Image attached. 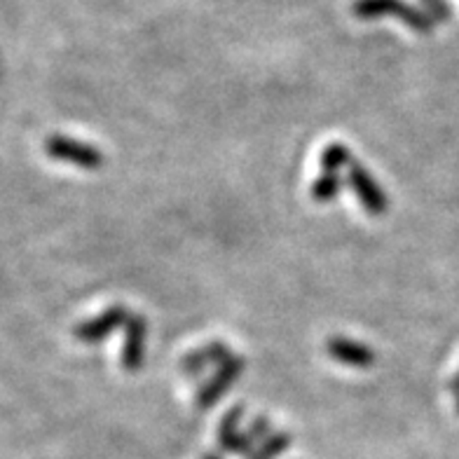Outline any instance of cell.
I'll use <instances>...</instances> for the list:
<instances>
[{"label":"cell","instance_id":"obj_1","mask_svg":"<svg viewBox=\"0 0 459 459\" xmlns=\"http://www.w3.org/2000/svg\"><path fill=\"white\" fill-rule=\"evenodd\" d=\"M351 13L359 19H380V17H396L405 26H411L417 33H431L436 26V19L429 13H424L420 7L405 3V0H357L351 5Z\"/></svg>","mask_w":459,"mask_h":459},{"label":"cell","instance_id":"obj_2","mask_svg":"<svg viewBox=\"0 0 459 459\" xmlns=\"http://www.w3.org/2000/svg\"><path fill=\"white\" fill-rule=\"evenodd\" d=\"M45 155L55 162H66L85 171H97L103 167V152L97 145L87 141L64 136V134H52L45 139Z\"/></svg>","mask_w":459,"mask_h":459},{"label":"cell","instance_id":"obj_3","mask_svg":"<svg viewBox=\"0 0 459 459\" xmlns=\"http://www.w3.org/2000/svg\"><path fill=\"white\" fill-rule=\"evenodd\" d=\"M244 368H247V359L232 354L228 361L218 366L216 373H212L204 382H202L200 392L195 394V405H197L200 411L213 408V405L232 389V385L242 377Z\"/></svg>","mask_w":459,"mask_h":459},{"label":"cell","instance_id":"obj_4","mask_svg":"<svg viewBox=\"0 0 459 459\" xmlns=\"http://www.w3.org/2000/svg\"><path fill=\"white\" fill-rule=\"evenodd\" d=\"M347 186H350L351 193L357 195V200L361 202L366 213H370V216H385L389 212L387 193L382 190L377 178L361 162H354L347 169Z\"/></svg>","mask_w":459,"mask_h":459},{"label":"cell","instance_id":"obj_5","mask_svg":"<svg viewBox=\"0 0 459 459\" xmlns=\"http://www.w3.org/2000/svg\"><path fill=\"white\" fill-rule=\"evenodd\" d=\"M132 312L122 307V305H113V307H106L101 315L91 316V319L82 321L78 326L73 328V338L82 344H99L108 338L110 333L117 331V328L127 326V319Z\"/></svg>","mask_w":459,"mask_h":459},{"label":"cell","instance_id":"obj_6","mask_svg":"<svg viewBox=\"0 0 459 459\" xmlns=\"http://www.w3.org/2000/svg\"><path fill=\"white\" fill-rule=\"evenodd\" d=\"M145 340H148V321L139 312H132L125 326V344H122V368L136 373L145 361Z\"/></svg>","mask_w":459,"mask_h":459},{"label":"cell","instance_id":"obj_7","mask_svg":"<svg viewBox=\"0 0 459 459\" xmlns=\"http://www.w3.org/2000/svg\"><path fill=\"white\" fill-rule=\"evenodd\" d=\"M326 354L333 361L350 366V368H370L377 359L368 344L344 338V335H331L326 340Z\"/></svg>","mask_w":459,"mask_h":459},{"label":"cell","instance_id":"obj_8","mask_svg":"<svg viewBox=\"0 0 459 459\" xmlns=\"http://www.w3.org/2000/svg\"><path fill=\"white\" fill-rule=\"evenodd\" d=\"M232 357V350H230L225 342H206L197 350L187 351L186 357L181 359V373L186 377H200L206 368H212V366H221L228 359Z\"/></svg>","mask_w":459,"mask_h":459},{"label":"cell","instance_id":"obj_9","mask_svg":"<svg viewBox=\"0 0 459 459\" xmlns=\"http://www.w3.org/2000/svg\"><path fill=\"white\" fill-rule=\"evenodd\" d=\"M242 420H244V405H232L223 417H221V427H218V446L225 453H237L239 438H242Z\"/></svg>","mask_w":459,"mask_h":459},{"label":"cell","instance_id":"obj_10","mask_svg":"<svg viewBox=\"0 0 459 459\" xmlns=\"http://www.w3.org/2000/svg\"><path fill=\"white\" fill-rule=\"evenodd\" d=\"M344 183H347V178H342L335 171H321L315 181H312V186H309V195H312L315 202L326 204V202L338 200L340 193L344 190Z\"/></svg>","mask_w":459,"mask_h":459},{"label":"cell","instance_id":"obj_11","mask_svg":"<svg viewBox=\"0 0 459 459\" xmlns=\"http://www.w3.org/2000/svg\"><path fill=\"white\" fill-rule=\"evenodd\" d=\"M354 160H351V152L350 148L344 143H328L321 152V169L324 171H335L340 174V169H350Z\"/></svg>","mask_w":459,"mask_h":459},{"label":"cell","instance_id":"obj_12","mask_svg":"<svg viewBox=\"0 0 459 459\" xmlns=\"http://www.w3.org/2000/svg\"><path fill=\"white\" fill-rule=\"evenodd\" d=\"M290 441H293V436H290L289 431H277V434L270 436L265 443H260L258 450H255V453L251 455L248 459H274V457H279V455L289 450Z\"/></svg>","mask_w":459,"mask_h":459},{"label":"cell","instance_id":"obj_13","mask_svg":"<svg viewBox=\"0 0 459 459\" xmlns=\"http://www.w3.org/2000/svg\"><path fill=\"white\" fill-rule=\"evenodd\" d=\"M424 7H427V13L436 19V24L438 22H447V19L453 17V7L447 5L446 0H422Z\"/></svg>","mask_w":459,"mask_h":459},{"label":"cell","instance_id":"obj_14","mask_svg":"<svg viewBox=\"0 0 459 459\" xmlns=\"http://www.w3.org/2000/svg\"><path fill=\"white\" fill-rule=\"evenodd\" d=\"M450 392L455 394V401H457V412H459V373L455 375V380L450 382Z\"/></svg>","mask_w":459,"mask_h":459},{"label":"cell","instance_id":"obj_15","mask_svg":"<svg viewBox=\"0 0 459 459\" xmlns=\"http://www.w3.org/2000/svg\"><path fill=\"white\" fill-rule=\"evenodd\" d=\"M204 459H221V457H218V455H206Z\"/></svg>","mask_w":459,"mask_h":459}]
</instances>
